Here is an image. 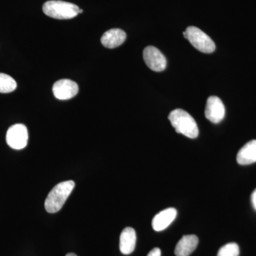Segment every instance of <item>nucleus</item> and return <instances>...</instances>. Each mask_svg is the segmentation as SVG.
<instances>
[{
	"label": "nucleus",
	"mask_w": 256,
	"mask_h": 256,
	"mask_svg": "<svg viewBox=\"0 0 256 256\" xmlns=\"http://www.w3.org/2000/svg\"><path fill=\"white\" fill-rule=\"evenodd\" d=\"M74 188L75 182L72 180L62 182L56 185L48 194L45 201L44 206L46 212L50 214L60 212Z\"/></svg>",
	"instance_id": "1"
},
{
	"label": "nucleus",
	"mask_w": 256,
	"mask_h": 256,
	"mask_svg": "<svg viewBox=\"0 0 256 256\" xmlns=\"http://www.w3.org/2000/svg\"><path fill=\"white\" fill-rule=\"evenodd\" d=\"M168 118L176 132L191 139L198 137V128L196 121L186 111L176 109L170 112Z\"/></svg>",
	"instance_id": "2"
},
{
	"label": "nucleus",
	"mask_w": 256,
	"mask_h": 256,
	"mask_svg": "<svg viewBox=\"0 0 256 256\" xmlns=\"http://www.w3.org/2000/svg\"><path fill=\"white\" fill-rule=\"evenodd\" d=\"M79 8L73 3L52 0L43 5V12L50 18L56 20H70L79 14Z\"/></svg>",
	"instance_id": "3"
},
{
	"label": "nucleus",
	"mask_w": 256,
	"mask_h": 256,
	"mask_svg": "<svg viewBox=\"0 0 256 256\" xmlns=\"http://www.w3.org/2000/svg\"><path fill=\"white\" fill-rule=\"evenodd\" d=\"M184 36L188 38L192 46L203 53L210 54L214 52V42L206 34L196 26H188L183 32Z\"/></svg>",
	"instance_id": "4"
},
{
	"label": "nucleus",
	"mask_w": 256,
	"mask_h": 256,
	"mask_svg": "<svg viewBox=\"0 0 256 256\" xmlns=\"http://www.w3.org/2000/svg\"><path fill=\"white\" fill-rule=\"evenodd\" d=\"M28 128L23 124H13L6 132V143L12 149H24L28 146Z\"/></svg>",
	"instance_id": "5"
},
{
	"label": "nucleus",
	"mask_w": 256,
	"mask_h": 256,
	"mask_svg": "<svg viewBox=\"0 0 256 256\" xmlns=\"http://www.w3.org/2000/svg\"><path fill=\"white\" fill-rule=\"evenodd\" d=\"M143 58L146 65L154 72H161L166 68V58L156 47L146 46L143 52Z\"/></svg>",
	"instance_id": "6"
},
{
	"label": "nucleus",
	"mask_w": 256,
	"mask_h": 256,
	"mask_svg": "<svg viewBox=\"0 0 256 256\" xmlns=\"http://www.w3.org/2000/svg\"><path fill=\"white\" fill-rule=\"evenodd\" d=\"M54 95L58 100H69L78 92V86L70 79H60L54 84Z\"/></svg>",
	"instance_id": "7"
},
{
	"label": "nucleus",
	"mask_w": 256,
	"mask_h": 256,
	"mask_svg": "<svg viewBox=\"0 0 256 256\" xmlns=\"http://www.w3.org/2000/svg\"><path fill=\"white\" fill-rule=\"evenodd\" d=\"M205 116L210 122L220 124L225 116V107L223 102L217 96H210L207 99Z\"/></svg>",
	"instance_id": "8"
},
{
	"label": "nucleus",
	"mask_w": 256,
	"mask_h": 256,
	"mask_svg": "<svg viewBox=\"0 0 256 256\" xmlns=\"http://www.w3.org/2000/svg\"><path fill=\"white\" fill-rule=\"evenodd\" d=\"M178 215V210L174 208H168L162 210L153 218L152 225L156 232H162L168 228L174 222Z\"/></svg>",
	"instance_id": "9"
},
{
	"label": "nucleus",
	"mask_w": 256,
	"mask_h": 256,
	"mask_svg": "<svg viewBox=\"0 0 256 256\" xmlns=\"http://www.w3.org/2000/svg\"><path fill=\"white\" fill-rule=\"evenodd\" d=\"M126 40V34L120 28H112L104 33L101 37V43L108 48L120 46Z\"/></svg>",
	"instance_id": "10"
},
{
	"label": "nucleus",
	"mask_w": 256,
	"mask_h": 256,
	"mask_svg": "<svg viewBox=\"0 0 256 256\" xmlns=\"http://www.w3.org/2000/svg\"><path fill=\"white\" fill-rule=\"evenodd\" d=\"M136 230L131 227L124 228L120 237V250L124 255H129L134 252L136 248Z\"/></svg>",
	"instance_id": "11"
},
{
	"label": "nucleus",
	"mask_w": 256,
	"mask_h": 256,
	"mask_svg": "<svg viewBox=\"0 0 256 256\" xmlns=\"http://www.w3.org/2000/svg\"><path fill=\"white\" fill-rule=\"evenodd\" d=\"M198 244V238L195 235H185L180 239L175 247L176 256H188L194 252Z\"/></svg>",
	"instance_id": "12"
},
{
	"label": "nucleus",
	"mask_w": 256,
	"mask_h": 256,
	"mask_svg": "<svg viewBox=\"0 0 256 256\" xmlns=\"http://www.w3.org/2000/svg\"><path fill=\"white\" fill-rule=\"evenodd\" d=\"M237 162L240 165H248L256 162V140L249 141L238 151Z\"/></svg>",
	"instance_id": "13"
},
{
	"label": "nucleus",
	"mask_w": 256,
	"mask_h": 256,
	"mask_svg": "<svg viewBox=\"0 0 256 256\" xmlns=\"http://www.w3.org/2000/svg\"><path fill=\"white\" fill-rule=\"evenodd\" d=\"M18 87L14 78L8 74L0 73V92L9 94L13 92Z\"/></svg>",
	"instance_id": "14"
},
{
	"label": "nucleus",
	"mask_w": 256,
	"mask_h": 256,
	"mask_svg": "<svg viewBox=\"0 0 256 256\" xmlns=\"http://www.w3.org/2000/svg\"><path fill=\"white\" fill-rule=\"evenodd\" d=\"M239 254L240 250L238 244L229 242L220 248L217 256H239Z\"/></svg>",
	"instance_id": "15"
},
{
	"label": "nucleus",
	"mask_w": 256,
	"mask_h": 256,
	"mask_svg": "<svg viewBox=\"0 0 256 256\" xmlns=\"http://www.w3.org/2000/svg\"><path fill=\"white\" fill-rule=\"evenodd\" d=\"M146 256H161V250L159 248H154Z\"/></svg>",
	"instance_id": "16"
},
{
	"label": "nucleus",
	"mask_w": 256,
	"mask_h": 256,
	"mask_svg": "<svg viewBox=\"0 0 256 256\" xmlns=\"http://www.w3.org/2000/svg\"><path fill=\"white\" fill-rule=\"evenodd\" d=\"M252 203L254 210H256V188L252 194Z\"/></svg>",
	"instance_id": "17"
},
{
	"label": "nucleus",
	"mask_w": 256,
	"mask_h": 256,
	"mask_svg": "<svg viewBox=\"0 0 256 256\" xmlns=\"http://www.w3.org/2000/svg\"><path fill=\"white\" fill-rule=\"evenodd\" d=\"M66 256H77L75 254H73V252H70V254H68Z\"/></svg>",
	"instance_id": "18"
},
{
	"label": "nucleus",
	"mask_w": 256,
	"mask_h": 256,
	"mask_svg": "<svg viewBox=\"0 0 256 256\" xmlns=\"http://www.w3.org/2000/svg\"><path fill=\"white\" fill-rule=\"evenodd\" d=\"M82 10H79V14H82Z\"/></svg>",
	"instance_id": "19"
}]
</instances>
